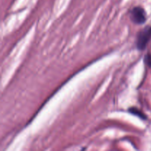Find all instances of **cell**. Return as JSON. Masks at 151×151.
Segmentation results:
<instances>
[{"label":"cell","instance_id":"cell-1","mask_svg":"<svg viewBox=\"0 0 151 151\" xmlns=\"http://www.w3.org/2000/svg\"><path fill=\"white\" fill-rule=\"evenodd\" d=\"M151 38V27L140 31L137 35L136 46L139 50H144Z\"/></svg>","mask_w":151,"mask_h":151},{"label":"cell","instance_id":"cell-2","mask_svg":"<svg viewBox=\"0 0 151 151\" xmlns=\"http://www.w3.org/2000/svg\"><path fill=\"white\" fill-rule=\"evenodd\" d=\"M130 19L136 24H142L147 20L145 10L139 6L134 7L130 11Z\"/></svg>","mask_w":151,"mask_h":151},{"label":"cell","instance_id":"cell-3","mask_svg":"<svg viewBox=\"0 0 151 151\" xmlns=\"http://www.w3.org/2000/svg\"><path fill=\"white\" fill-rule=\"evenodd\" d=\"M128 112H130V113L132 114L135 115V116H138V117L141 118V119H147V116H146V115L142 111H141L140 110H139L137 108H135V107L130 108V109H128Z\"/></svg>","mask_w":151,"mask_h":151},{"label":"cell","instance_id":"cell-4","mask_svg":"<svg viewBox=\"0 0 151 151\" xmlns=\"http://www.w3.org/2000/svg\"><path fill=\"white\" fill-rule=\"evenodd\" d=\"M145 62L146 63V64H147L151 67V54L146 55L145 57Z\"/></svg>","mask_w":151,"mask_h":151}]
</instances>
